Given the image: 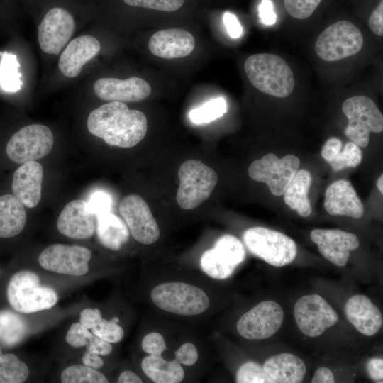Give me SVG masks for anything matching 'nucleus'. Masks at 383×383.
<instances>
[{
  "instance_id": "f257e3e1",
  "label": "nucleus",
  "mask_w": 383,
  "mask_h": 383,
  "mask_svg": "<svg viewBox=\"0 0 383 383\" xmlns=\"http://www.w3.org/2000/svg\"><path fill=\"white\" fill-rule=\"evenodd\" d=\"M87 128L108 145L127 148L145 138L148 121L140 111L130 109L123 102L110 101L89 113Z\"/></svg>"
},
{
  "instance_id": "f03ea898",
  "label": "nucleus",
  "mask_w": 383,
  "mask_h": 383,
  "mask_svg": "<svg viewBox=\"0 0 383 383\" xmlns=\"http://www.w3.org/2000/svg\"><path fill=\"white\" fill-rule=\"evenodd\" d=\"M244 70L251 84L265 94L285 98L294 90L293 72L286 61L277 55H252L245 60Z\"/></svg>"
},
{
  "instance_id": "7ed1b4c3",
  "label": "nucleus",
  "mask_w": 383,
  "mask_h": 383,
  "mask_svg": "<svg viewBox=\"0 0 383 383\" xmlns=\"http://www.w3.org/2000/svg\"><path fill=\"white\" fill-rule=\"evenodd\" d=\"M6 295L12 308L23 313L50 309L58 300L54 289L42 286L39 277L27 270L18 272L12 276L7 286Z\"/></svg>"
},
{
  "instance_id": "20e7f679",
  "label": "nucleus",
  "mask_w": 383,
  "mask_h": 383,
  "mask_svg": "<svg viewBox=\"0 0 383 383\" xmlns=\"http://www.w3.org/2000/svg\"><path fill=\"white\" fill-rule=\"evenodd\" d=\"M159 309L181 316H194L206 311L210 302L200 288L184 282H172L157 285L150 293Z\"/></svg>"
},
{
  "instance_id": "39448f33",
  "label": "nucleus",
  "mask_w": 383,
  "mask_h": 383,
  "mask_svg": "<svg viewBox=\"0 0 383 383\" xmlns=\"http://www.w3.org/2000/svg\"><path fill=\"white\" fill-rule=\"evenodd\" d=\"M179 186L176 199L186 210L196 208L210 196L217 182L216 172L201 161L188 160L178 170Z\"/></svg>"
},
{
  "instance_id": "423d86ee",
  "label": "nucleus",
  "mask_w": 383,
  "mask_h": 383,
  "mask_svg": "<svg viewBox=\"0 0 383 383\" xmlns=\"http://www.w3.org/2000/svg\"><path fill=\"white\" fill-rule=\"evenodd\" d=\"M243 240L252 255L274 267L287 265L296 256V244L292 238L267 228H248L244 232Z\"/></svg>"
},
{
  "instance_id": "0eeeda50",
  "label": "nucleus",
  "mask_w": 383,
  "mask_h": 383,
  "mask_svg": "<svg viewBox=\"0 0 383 383\" xmlns=\"http://www.w3.org/2000/svg\"><path fill=\"white\" fill-rule=\"evenodd\" d=\"M342 110L348 119L345 134L359 147L368 145L370 132H382V113L370 98L364 96L348 98L343 102Z\"/></svg>"
},
{
  "instance_id": "6e6552de",
  "label": "nucleus",
  "mask_w": 383,
  "mask_h": 383,
  "mask_svg": "<svg viewBox=\"0 0 383 383\" xmlns=\"http://www.w3.org/2000/svg\"><path fill=\"white\" fill-rule=\"evenodd\" d=\"M53 143V135L48 127L31 124L20 128L9 138L4 153L9 162L23 164L47 155Z\"/></svg>"
},
{
  "instance_id": "1a4fd4ad",
  "label": "nucleus",
  "mask_w": 383,
  "mask_h": 383,
  "mask_svg": "<svg viewBox=\"0 0 383 383\" xmlns=\"http://www.w3.org/2000/svg\"><path fill=\"white\" fill-rule=\"evenodd\" d=\"M362 45L363 36L359 28L348 21H339L320 34L315 51L321 60L334 62L357 53Z\"/></svg>"
},
{
  "instance_id": "9d476101",
  "label": "nucleus",
  "mask_w": 383,
  "mask_h": 383,
  "mask_svg": "<svg viewBox=\"0 0 383 383\" xmlns=\"http://www.w3.org/2000/svg\"><path fill=\"white\" fill-rule=\"evenodd\" d=\"M299 165L300 160L295 155L279 158L273 153H268L251 163L248 174L255 181L266 183L271 193L279 196L284 194Z\"/></svg>"
},
{
  "instance_id": "9b49d317",
  "label": "nucleus",
  "mask_w": 383,
  "mask_h": 383,
  "mask_svg": "<svg viewBox=\"0 0 383 383\" xmlns=\"http://www.w3.org/2000/svg\"><path fill=\"white\" fill-rule=\"evenodd\" d=\"M243 244L235 236L224 235L216 242L213 248L206 250L200 260L205 274L216 279H225L245 260Z\"/></svg>"
},
{
  "instance_id": "f8f14e48",
  "label": "nucleus",
  "mask_w": 383,
  "mask_h": 383,
  "mask_svg": "<svg viewBox=\"0 0 383 383\" xmlns=\"http://www.w3.org/2000/svg\"><path fill=\"white\" fill-rule=\"evenodd\" d=\"M294 317L299 330L309 337L319 336L338 320L335 310L316 294L305 295L296 301Z\"/></svg>"
},
{
  "instance_id": "ddd939ff",
  "label": "nucleus",
  "mask_w": 383,
  "mask_h": 383,
  "mask_svg": "<svg viewBox=\"0 0 383 383\" xmlns=\"http://www.w3.org/2000/svg\"><path fill=\"white\" fill-rule=\"evenodd\" d=\"M283 319L284 312L279 304L273 301H264L245 313L238 320L236 328L245 339H265L279 331Z\"/></svg>"
},
{
  "instance_id": "4468645a",
  "label": "nucleus",
  "mask_w": 383,
  "mask_h": 383,
  "mask_svg": "<svg viewBox=\"0 0 383 383\" xmlns=\"http://www.w3.org/2000/svg\"><path fill=\"white\" fill-rule=\"evenodd\" d=\"M91 251L79 245L54 244L40 254L38 262L45 270L63 274L83 276L89 271Z\"/></svg>"
},
{
  "instance_id": "2eb2a0df",
  "label": "nucleus",
  "mask_w": 383,
  "mask_h": 383,
  "mask_svg": "<svg viewBox=\"0 0 383 383\" xmlns=\"http://www.w3.org/2000/svg\"><path fill=\"white\" fill-rule=\"evenodd\" d=\"M119 212L131 234L144 245L155 243L160 229L145 201L137 194L124 197L119 205Z\"/></svg>"
},
{
  "instance_id": "dca6fc26",
  "label": "nucleus",
  "mask_w": 383,
  "mask_h": 383,
  "mask_svg": "<svg viewBox=\"0 0 383 383\" xmlns=\"http://www.w3.org/2000/svg\"><path fill=\"white\" fill-rule=\"evenodd\" d=\"M75 21L65 9H50L38 26V39L41 50L48 54L58 55L74 32Z\"/></svg>"
},
{
  "instance_id": "f3484780",
  "label": "nucleus",
  "mask_w": 383,
  "mask_h": 383,
  "mask_svg": "<svg viewBox=\"0 0 383 383\" xmlns=\"http://www.w3.org/2000/svg\"><path fill=\"white\" fill-rule=\"evenodd\" d=\"M94 91L99 99L104 101L138 102L146 99L152 89L145 80L137 77L126 79L103 77L94 82Z\"/></svg>"
},
{
  "instance_id": "a211bd4d",
  "label": "nucleus",
  "mask_w": 383,
  "mask_h": 383,
  "mask_svg": "<svg viewBox=\"0 0 383 383\" xmlns=\"http://www.w3.org/2000/svg\"><path fill=\"white\" fill-rule=\"evenodd\" d=\"M310 237L317 245L320 253L339 267L346 265L350 252L360 245L355 235L340 229H314Z\"/></svg>"
},
{
  "instance_id": "6ab92c4d",
  "label": "nucleus",
  "mask_w": 383,
  "mask_h": 383,
  "mask_svg": "<svg viewBox=\"0 0 383 383\" xmlns=\"http://www.w3.org/2000/svg\"><path fill=\"white\" fill-rule=\"evenodd\" d=\"M96 216L87 201L75 199L62 210L57 221L60 233L73 239L91 238L96 230Z\"/></svg>"
},
{
  "instance_id": "aec40b11",
  "label": "nucleus",
  "mask_w": 383,
  "mask_h": 383,
  "mask_svg": "<svg viewBox=\"0 0 383 383\" xmlns=\"http://www.w3.org/2000/svg\"><path fill=\"white\" fill-rule=\"evenodd\" d=\"M195 38L182 28H168L155 33L150 38V52L160 58L175 59L190 55L195 48Z\"/></svg>"
},
{
  "instance_id": "412c9836",
  "label": "nucleus",
  "mask_w": 383,
  "mask_h": 383,
  "mask_svg": "<svg viewBox=\"0 0 383 383\" xmlns=\"http://www.w3.org/2000/svg\"><path fill=\"white\" fill-rule=\"evenodd\" d=\"M43 170L36 161L21 164L13 172L11 193L28 208L36 206L41 199Z\"/></svg>"
},
{
  "instance_id": "4be33fe9",
  "label": "nucleus",
  "mask_w": 383,
  "mask_h": 383,
  "mask_svg": "<svg viewBox=\"0 0 383 383\" xmlns=\"http://www.w3.org/2000/svg\"><path fill=\"white\" fill-rule=\"evenodd\" d=\"M324 207L333 216H345L360 218L364 214V206L349 181L333 182L326 189Z\"/></svg>"
},
{
  "instance_id": "5701e85b",
  "label": "nucleus",
  "mask_w": 383,
  "mask_h": 383,
  "mask_svg": "<svg viewBox=\"0 0 383 383\" xmlns=\"http://www.w3.org/2000/svg\"><path fill=\"white\" fill-rule=\"evenodd\" d=\"M101 50L98 40L91 35H84L73 39L61 54L58 67L61 72L67 77H77L82 67Z\"/></svg>"
},
{
  "instance_id": "b1692460",
  "label": "nucleus",
  "mask_w": 383,
  "mask_h": 383,
  "mask_svg": "<svg viewBox=\"0 0 383 383\" xmlns=\"http://www.w3.org/2000/svg\"><path fill=\"white\" fill-rule=\"evenodd\" d=\"M345 313L350 323L367 336L376 334L383 323L379 309L368 297L362 294L354 295L347 301Z\"/></svg>"
},
{
  "instance_id": "393cba45",
  "label": "nucleus",
  "mask_w": 383,
  "mask_h": 383,
  "mask_svg": "<svg viewBox=\"0 0 383 383\" xmlns=\"http://www.w3.org/2000/svg\"><path fill=\"white\" fill-rule=\"evenodd\" d=\"M262 367L272 383L301 382L306 371L300 357L287 353L270 357Z\"/></svg>"
},
{
  "instance_id": "a878e982",
  "label": "nucleus",
  "mask_w": 383,
  "mask_h": 383,
  "mask_svg": "<svg viewBox=\"0 0 383 383\" xmlns=\"http://www.w3.org/2000/svg\"><path fill=\"white\" fill-rule=\"evenodd\" d=\"M26 218L23 204L12 193L0 194V238H12L20 234Z\"/></svg>"
},
{
  "instance_id": "bb28decb",
  "label": "nucleus",
  "mask_w": 383,
  "mask_h": 383,
  "mask_svg": "<svg viewBox=\"0 0 383 383\" xmlns=\"http://www.w3.org/2000/svg\"><path fill=\"white\" fill-rule=\"evenodd\" d=\"M96 220V234L104 247L118 250L128 242L129 230L118 216L109 212L97 216Z\"/></svg>"
},
{
  "instance_id": "cd10ccee",
  "label": "nucleus",
  "mask_w": 383,
  "mask_h": 383,
  "mask_svg": "<svg viewBox=\"0 0 383 383\" xmlns=\"http://www.w3.org/2000/svg\"><path fill=\"white\" fill-rule=\"evenodd\" d=\"M311 181V173L306 169H301L296 172L284 194L285 204L302 217H307L312 212L307 196Z\"/></svg>"
},
{
  "instance_id": "c85d7f7f",
  "label": "nucleus",
  "mask_w": 383,
  "mask_h": 383,
  "mask_svg": "<svg viewBox=\"0 0 383 383\" xmlns=\"http://www.w3.org/2000/svg\"><path fill=\"white\" fill-rule=\"evenodd\" d=\"M141 367L145 374L155 383H178L184 377V370L177 360L167 361L161 355L145 357Z\"/></svg>"
},
{
  "instance_id": "c756f323",
  "label": "nucleus",
  "mask_w": 383,
  "mask_h": 383,
  "mask_svg": "<svg viewBox=\"0 0 383 383\" xmlns=\"http://www.w3.org/2000/svg\"><path fill=\"white\" fill-rule=\"evenodd\" d=\"M28 374L27 365L16 355H0V383H21L27 379Z\"/></svg>"
},
{
  "instance_id": "7c9ffc66",
  "label": "nucleus",
  "mask_w": 383,
  "mask_h": 383,
  "mask_svg": "<svg viewBox=\"0 0 383 383\" xmlns=\"http://www.w3.org/2000/svg\"><path fill=\"white\" fill-rule=\"evenodd\" d=\"M27 328L21 318L11 311L0 313V338L7 345L21 341L26 333Z\"/></svg>"
},
{
  "instance_id": "2f4dec72",
  "label": "nucleus",
  "mask_w": 383,
  "mask_h": 383,
  "mask_svg": "<svg viewBox=\"0 0 383 383\" xmlns=\"http://www.w3.org/2000/svg\"><path fill=\"white\" fill-rule=\"evenodd\" d=\"M19 67L15 55L7 52L1 54L0 84L4 90L16 92L21 89L22 82Z\"/></svg>"
},
{
  "instance_id": "473e14b6",
  "label": "nucleus",
  "mask_w": 383,
  "mask_h": 383,
  "mask_svg": "<svg viewBox=\"0 0 383 383\" xmlns=\"http://www.w3.org/2000/svg\"><path fill=\"white\" fill-rule=\"evenodd\" d=\"M227 109L226 101L222 97H218L192 109L189 113V117L195 124L207 123L221 117L227 112Z\"/></svg>"
},
{
  "instance_id": "72a5a7b5",
  "label": "nucleus",
  "mask_w": 383,
  "mask_h": 383,
  "mask_svg": "<svg viewBox=\"0 0 383 383\" xmlns=\"http://www.w3.org/2000/svg\"><path fill=\"white\" fill-rule=\"evenodd\" d=\"M63 383H107L106 377L96 369L85 365H74L65 368L61 374Z\"/></svg>"
},
{
  "instance_id": "f704fd0d",
  "label": "nucleus",
  "mask_w": 383,
  "mask_h": 383,
  "mask_svg": "<svg viewBox=\"0 0 383 383\" xmlns=\"http://www.w3.org/2000/svg\"><path fill=\"white\" fill-rule=\"evenodd\" d=\"M362 153L360 147L353 142L345 144L343 150H339L333 159L328 162L333 171L337 172L347 167H355L362 161Z\"/></svg>"
},
{
  "instance_id": "c9c22d12",
  "label": "nucleus",
  "mask_w": 383,
  "mask_h": 383,
  "mask_svg": "<svg viewBox=\"0 0 383 383\" xmlns=\"http://www.w3.org/2000/svg\"><path fill=\"white\" fill-rule=\"evenodd\" d=\"M91 331L94 335L110 343L120 342L124 335L123 329L118 323L104 319L102 316L93 324Z\"/></svg>"
},
{
  "instance_id": "e433bc0d",
  "label": "nucleus",
  "mask_w": 383,
  "mask_h": 383,
  "mask_svg": "<svg viewBox=\"0 0 383 383\" xmlns=\"http://www.w3.org/2000/svg\"><path fill=\"white\" fill-rule=\"evenodd\" d=\"M235 381L238 383H272L263 367L253 361L247 362L239 367Z\"/></svg>"
},
{
  "instance_id": "4c0bfd02",
  "label": "nucleus",
  "mask_w": 383,
  "mask_h": 383,
  "mask_svg": "<svg viewBox=\"0 0 383 383\" xmlns=\"http://www.w3.org/2000/svg\"><path fill=\"white\" fill-rule=\"evenodd\" d=\"M322 0H283L288 13L297 19L309 18Z\"/></svg>"
},
{
  "instance_id": "58836bf2",
  "label": "nucleus",
  "mask_w": 383,
  "mask_h": 383,
  "mask_svg": "<svg viewBox=\"0 0 383 383\" xmlns=\"http://www.w3.org/2000/svg\"><path fill=\"white\" fill-rule=\"evenodd\" d=\"M126 4L165 12H172L180 9L184 0H123Z\"/></svg>"
},
{
  "instance_id": "ea45409f",
  "label": "nucleus",
  "mask_w": 383,
  "mask_h": 383,
  "mask_svg": "<svg viewBox=\"0 0 383 383\" xmlns=\"http://www.w3.org/2000/svg\"><path fill=\"white\" fill-rule=\"evenodd\" d=\"M93 335L80 323H73L68 330L65 340L73 348L87 346Z\"/></svg>"
},
{
  "instance_id": "a19ab883",
  "label": "nucleus",
  "mask_w": 383,
  "mask_h": 383,
  "mask_svg": "<svg viewBox=\"0 0 383 383\" xmlns=\"http://www.w3.org/2000/svg\"><path fill=\"white\" fill-rule=\"evenodd\" d=\"M87 203L96 217L111 212L113 205L111 196L104 191L94 192Z\"/></svg>"
},
{
  "instance_id": "79ce46f5",
  "label": "nucleus",
  "mask_w": 383,
  "mask_h": 383,
  "mask_svg": "<svg viewBox=\"0 0 383 383\" xmlns=\"http://www.w3.org/2000/svg\"><path fill=\"white\" fill-rule=\"evenodd\" d=\"M141 347L144 352L152 355H161L167 350L163 336L157 332H151L145 335Z\"/></svg>"
},
{
  "instance_id": "37998d69",
  "label": "nucleus",
  "mask_w": 383,
  "mask_h": 383,
  "mask_svg": "<svg viewBox=\"0 0 383 383\" xmlns=\"http://www.w3.org/2000/svg\"><path fill=\"white\" fill-rule=\"evenodd\" d=\"M175 360L180 364L187 366L194 365L198 360V352L196 346L192 343L182 344L175 352Z\"/></svg>"
},
{
  "instance_id": "c03bdc74",
  "label": "nucleus",
  "mask_w": 383,
  "mask_h": 383,
  "mask_svg": "<svg viewBox=\"0 0 383 383\" xmlns=\"http://www.w3.org/2000/svg\"><path fill=\"white\" fill-rule=\"evenodd\" d=\"M112 346L108 343L95 335H92L88 345L86 346V350L91 351L99 355L107 356L112 352Z\"/></svg>"
},
{
  "instance_id": "a18cd8bd",
  "label": "nucleus",
  "mask_w": 383,
  "mask_h": 383,
  "mask_svg": "<svg viewBox=\"0 0 383 383\" xmlns=\"http://www.w3.org/2000/svg\"><path fill=\"white\" fill-rule=\"evenodd\" d=\"M368 25L371 30L379 36L383 35V1L381 0L377 7L370 16Z\"/></svg>"
},
{
  "instance_id": "49530a36",
  "label": "nucleus",
  "mask_w": 383,
  "mask_h": 383,
  "mask_svg": "<svg viewBox=\"0 0 383 383\" xmlns=\"http://www.w3.org/2000/svg\"><path fill=\"white\" fill-rule=\"evenodd\" d=\"M259 16L262 23L272 26L277 21L274 6L270 0H262L259 6Z\"/></svg>"
},
{
  "instance_id": "de8ad7c7",
  "label": "nucleus",
  "mask_w": 383,
  "mask_h": 383,
  "mask_svg": "<svg viewBox=\"0 0 383 383\" xmlns=\"http://www.w3.org/2000/svg\"><path fill=\"white\" fill-rule=\"evenodd\" d=\"M341 149V140L336 137L331 138L323 145L321 152V156L328 163Z\"/></svg>"
},
{
  "instance_id": "09e8293b",
  "label": "nucleus",
  "mask_w": 383,
  "mask_h": 383,
  "mask_svg": "<svg viewBox=\"0 0 383 383\" xmlns=\"http://www.w3.org/2000/svg\"><path fill=\"white\" fill-rule=\"evenodd\" d=\"M223 19L229 35L233 38H240L243 28L237 17L233 13L226 12Z\"/></svg>"
},
{
  "instance_id": "8fccbe9b",
  "label": "nucleus",
  "mask_w": 383,
  "mask_h": 383,
  "mask_svg": "<svg viewBox=\"0 0 383 383\" xmlns=\"http://www.w3.org/2000/svg\"><path fill=\"white\" fill-rule=\"evenodd\" d=\"M369 377L375 382H382L383 379V360L374 357L369 360L367 365Z\"/></svg>"
},
{
  "instance_id": "3c124183",
  "label": "nucleus",
  "mask_w": 383,
  "mask_h": 383,
  "mask_svg": "<svg viewBox=\"0 0 383 383\" xmlns=\"http://www.w3.org/2000/svg\"><path fill=\"white\" fill-rule=\"evenodd\" d=\"M100 317L101 313L99 309L87 308L80 313L79 323L89 330Z\"/></svg>"
},
{
  "instance_id": "603ef678",
  "label": "nucleus",
  "mask_w": 383,
  "mask_h": 383,
  "mask_svg": "<svg viewBox=\"0 0 383 383\" xmlns=\"http://www.w3.org/2000/svg\"><path fill=\"white\" fill-rule=\"evenodd\" d=\"M311 382L312 383H333L335 380L331 370L321 367L316 370Z\"/></svg>"
},
{
  "instance_id": "864d4df0",
  "label": "nucleus",
  "mask_w": 383,
  "mask_h": 383,
  "mask_svg": "<svg viewBox=\"0 0 383 383\" xmlns=\"http://www.w3.org/2000/svg\"><path fill=\"white\" fill-rule=\"evenodd\" d=\"M82 362L94 369L101 368L104 365L103 360L99 355L88 350H86L82 356Z\"/></svg>"
},
{
  "instance_id": "5fc2aeb1",
  "label": "nucleus",
  "mask_w": 383,
  "mask_h": 383,
  "mask_svg": "<svg viewBox=\"0 0 383 383\" xmlns=\"http://www.w3.org/2000/svg\"><path fill=\"white\" fill-rule=\"evenodd\" d=\"M118 383H141L142 379L134 372L126 370L118 377Z\"/></svg>"
},
{
  "instance_id": "6e6d98bb",
  "label": "nucleus",
  "mask_w": 383,
  "mask_h": 383,
  "mask_svg": "<svg viewBox=\"0 0 383 383\" xmlns=\"http://www.w3.org/2000/svg\"><path fill=\"white\" fill-rule=\"evenodd\" d=\"M377 187L381 194H383V175H380L377 181Z\"/></svg>"
},
{
  "instance_id": "4d7b16f0",
  "label": "nucleus",
  "mask_w": 383,
  "mask_h": 383,
  "mask_svg": "<svg viewBox=\"0 0 383 383\" xmlns=\"http://www.w3.org/2000/svg\"><path fill=\"white\" fill-rule=\"evenodd\" d=\"M111 320L113 321H114L115 323H118L119 322V319L117 317H114Z\"/></svg>"
},
{
  "instance_id": "13d9d810",
  "label": "nucleus",
  "mask_w": 383,
  "mask_h": 383,
  "mask_svg": "<svg viewBox=\"0 0 383 383\" xmlns=\"http://www.w3.org/2000/svg\"><path fill=\"white\" fill-rule=\"evenodd\" d=\"M2 354L1 353V347H0V355Z\"/></svg>"
}]
</instances>
